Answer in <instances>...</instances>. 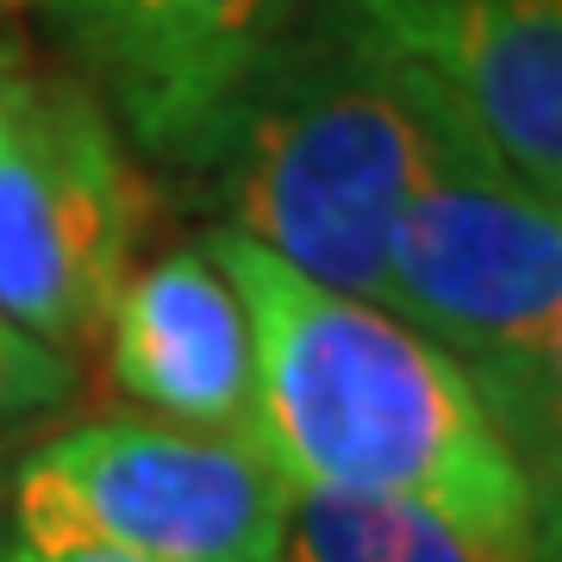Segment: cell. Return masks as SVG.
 <instances>
[{
    "label": "cell",
    "instance_id": "5",
    "mask_svg": "<svg viewBox=\"0 0 562 562\" xmlns=\"http://www.w3.org/2000/svg\"><path fill=\"white\" fill-rule=\"evenodd\" d=\"M144 213V181L94 88L0 76V319L44 350H76L132 276Z\"/></svg>",
    "mask_w": 562,
    "mask_h": 562
},
{
    "label": "cell",
    "instance_id": "9",
    "mask_svg": "<svg viewBox=\"0 0 562 562\" xmlns=\"http://www.w3.org/2000/svg\"><path fill=\"white\" fill-rule=\"evenodd\" d=\"M276 562H482L413 501L350 487H288Z\"/></svg>",
    "mask_w": 562,
    "mask_h": 562
},
{
    "label": "cell",
    "instance_id": "8",
    "mask_svg": "<svg viewBox=\"0 0 562 562\" xmlns=\"http://www.w3.org/2000/svg\"><path fill=\"white\" fill-rule=\"evenodd\" d=\"M113 382L169 425L244 438L257 425V331L206 244L125 276L106 313Z\"/></svg>",
    "mask_w": 562,
    "mask_h": 562
},
{
    "label": "cell",
    "instance_id": "10",
    "mask_svg": "<svg viewBox=\"0 0 562 562\" xmlns=\"http://www.w3.org/2000/svg\"><path fill=\"white\" fill-rule=\"evenodd\" d=\"M525 475H531V494H543V487H562V313H557V325H550V344H543L538 438H531Z\"/></svg>",
    "mask_w": 562,
    "mask_h": 562
},
{
    "label": "cell",
    "instance_id": "6",
    "mask_svg": "<svg viewBox=\"0 0 562 562\" xmlns=\"http://www.w3.org/2000/svg\"><path fill=\"white\" fill-rule=\"evenodd\" d=\"M306 0H57L88 76L144 157L206 176Z\"/></svg>",
    "mask_w": 562,
    "mask_h": 562
},
{
    "label": "cell",
    "instance_id": "1",
    "mask_svg": "<svg viewBox=\"0 0 562 562\" xmlns=\"http://www.w3.org/2000/svg\"><path fill=\"white\" fill-rule=\"evenodd\" d=\"M257 331L250 443L288 487L394 494L438 513L482 562L531 557L538 494L475 382L369 301L331 294L238 232H206Z\"/></svg>",
    "mask_w": 562,
    "mask_h": 562
},
{
    "label": "cell",
    "instance_id": "11",
    "mask_svg": "<svg viewBox=\"0 0 562 562\" xmlns=\"http://www.w3.org/2000/svg\"><path fill=\"white\" fill-rule=\"evenodd\" d=\"M525 562H562V487L538 494V519H531V557Z\"/></svg>",
    "mask_w": 562,
    "mask_h": 562
},
{
    "label": "cell",
    "instance_id": "3",
    "mask_svg": "<svg viewBox=\"0 0 562 562\" xmlns=\"http://www.w3.org/2000/svg\"><path fill=\"white\" fill-rule=\"evenodd\" d=\"M382 313L438 344L513 457H531L543 344L562 313V201L469 132L431 81L419 176L387 238Z\"/></svg>",
    "mask_w": 562,
    "mask_h": 562
},
{
    "label": "cell",
    "instance_id": "7",
    "mask_svg": "<svg viewBox=\"0 0 562 562\" xmlns=\"http://www.w3.org/2000/svg\"><path fill=\"white\" fill-rule=\"evenodd\" d=\"M469 132L562 201V0H344Z\"/></svg>",
    "mask_w": 562,
    "mask_h": 562
},
{
    "label": "cell",
    "instance_id": "2",
    "mask_svg": "<svg viewBox=\"0 0 562 562\" xmlns=\"http://www.w3.org/2000/svg\"><path fill=\"white\" fill-rule=\"evenodd\" d=\"M425 150V81L344 0H306L201 181L225 232L382 306L387 238Z\"/></svg>",
    "mask_w": 562,
    "mask_h": 562
},
{
    "label": "cell",
    "instance_id": "4",
    "mask_svg": "<svg viewBox=\"0 0 562 562\" xmlns=\"http://www.w3.org/2000/svg\"><path fill=\"white\" fill-rule=\"evenodd\" d=\"M288 482L257 443L169 419H88L20 469L25 562H276Z\"/></svg>",
    "mask_w": 562,
    "mask_h": 562
},
{
    "label": "cell",
    "instance_id": "12",
    "mask_svg": "<svg viewBox=\"0 0 562 562\" xmlns=\"http://www.w3.org/2000/svg\"><path fill=\"white\" fill-rule=\"evenodd\" d=\"M50 562H138V557H120V550H69V557H50Z\"/></svg>",
    "mask_w": 562,
    "mask_h": 562
}]
</instances>
